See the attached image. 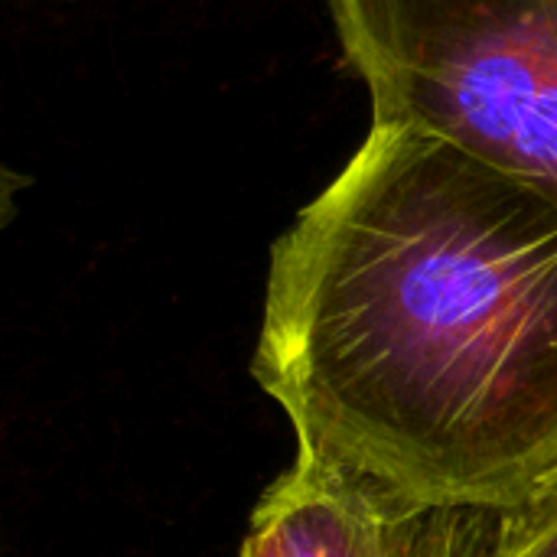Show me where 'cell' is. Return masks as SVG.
I'll return each instance as SVG.
<instances>
[{
  "mask_svg": "<svg viewBox=\"0 0 557 557\" xmlns=\"http://www.w3.org/2000/svg\"><path fill=\"white\" fill-rule=\"evenodd\" d=\"M480 522L297 447L251 509L242 557H470Z\"/></svg>",
  "mask_w": 557,
  "mask_h": 557,
  "instance_id": "3",
  "label": "cell"
},
{
  "mask_svg": "<svg viewBox=\"0 0 557 557\" xmlns=\"http://www.w3.org/2000/svg\"><path fill=\"white\" fill-rule=\"evenodd\" d=\"M251 375L297 447L496 512L557 470V193L372 121L271 248Z\"/></svg>",
  "mask_w": 557,
  "mask_h": 557,
  "instance_id": "1",
  "label": "cell"
},
{
  "mask_svg": "<svg viewBox=\"0 0 557 557\" xmlns=\"http://www.w3.org/2000/svg\"><path fill=\"white\" fill-rule=\"evenodd\" d=\"M372 121L441 134L557 193V0H326Z\"/></svg>",
  "mask_w": 557,
  "mask_h": 557,
  "instance_id": "2",
  "label": "cell"
},
{
  "mask_svg": "<svg viewBox=\"0 0 557 557\" xmlns=\"http://www.w3.org/2000/svg\"><path fill=\"white\" fill-rule=\"evenodd\" d=\"M470 557H557V470L516 506L483 512Z\"/></svg>",
  "mask_w": 557,
  "mask_h": 557,
  "instance_id": "4",
  "label": "cell"
}]
</instances>
